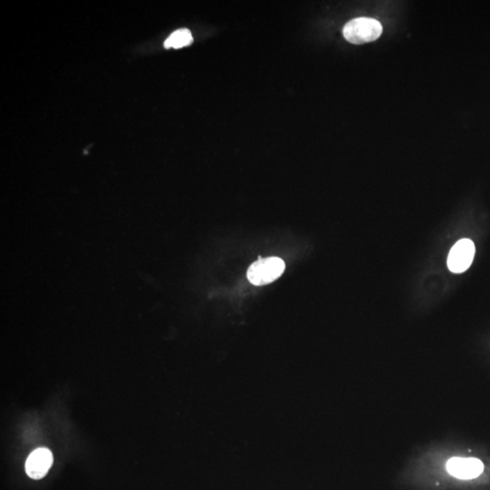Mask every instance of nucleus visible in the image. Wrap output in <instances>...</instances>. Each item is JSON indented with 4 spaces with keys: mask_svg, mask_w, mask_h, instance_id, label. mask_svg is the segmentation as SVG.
I'll return each instance as SVG.
<instances>
[{
    "mask_svg": "<svg viewBox=\"0 0 490 490\" xmlns=\"http://www.w3.org/2000/svg\"><path fill=\"white\" fill-rule=\"evenodd\" d=\"M383 26L376 19L358 18L348 22L343 28V36L348 42L361 45L373 42L380 38Z\"/></svg>",
    "mask_w": 490,
    "mask_h": 490,
    "instance_id": "f257e3e1",
    "label": "nucleus"
},
{
    "mask_svg": "<svg viewBox=\"0 0 490 490\" xmlns=\"http://www.w3.org/2000/svg\"><path fill=\"white\" fill-rule=\"evenodd\" d=\"M284 270L285 264L281 258L259 259L250 266L247 278L250 282L255 285L269 284L281 277Z\"/></svg>",
    "mask_w": 490,
    "mask_h": 490,
    "instance_id": "f03ea898",
    "label": "nucleus"
},
{
    "mask_svg": "<svg viewBox=\"0 0 490 490\" xmlns=\"http://www.w3.org/2000/svg\"><path fill=\"white\" fill-rule=\"evenodd\" d=\"M474 256V243L469 239L460 240L450 250L448 267L454 274H462L472 265Z\"/></svg>",
    "mask_w": 490,
    "mask_h": 490,
    "instance_id": "7ed1b4c3",
    "label": "nucleus"
},
{
    "mask_svg": "<svg viewBox=\"0 0 490 490\" xmlns=\"http://www.w3.org/2000/svg\"><path fill=\"white\" fill-rule=\"evenodd\" d=\"M53 464V455L50 450L41 448L34 450L26 462V472L33 479L44 478Z\"/></svg>",
    "mask_w": 490,
    "mask_h": 490,
    "instance_id": "20e7f679",
    "label": "nucleus"
},
{
    "mask_svg": "<svg viewBox=\"0 0 490 490\" xmlns=\"http://www.w3.org/2000/svg\"><path fill=\"white\" fill-rule=\"evenodd\" d=\"M450 475L460 479H472L481 474L484 466L479 459L452 458L447 464Z\"/></svg>",
    "mask_w": 490,
    "mask_h": 490,
    "instance_id": "39448f33",
    "label": "nucleus"
},
{
    "mask_svg": "<svg viewBox=\"0 0 490 490\" xmlns=\"http://www.w3.org/2000/svg\"><path fill=\"white\" fill-rule=\"evenodd\" d=\"M193 36L186 28L179 29L170 35V37L164 42L166 48H181L187 47L193 43Z\"/></svg>",
    "mask_w": 490,
    "mask_h": 490,
    "instance_id": "423d86ee",
    "label": "nucleus"
}]
</instances>
